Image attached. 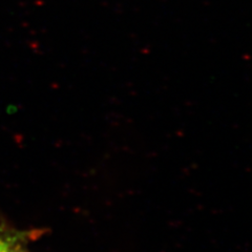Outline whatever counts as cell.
<instances>
[{
    "label": "cell",
    "instance_id": "2",
    "mask_svg": "<svg viewBox=\"0 0 252 252\" xmlns=\"http://www.w3.org/2000/svg\"><path fill=\"white\" fill-rule=\"evenodd\" d=\"M9 252H11V251H9Z\"/></svg>",
    "mask_w": 252,
    "mask_h": 252
},
{
    "label": "cell",
    "instance_id": "1",
    "mask_svg": "<svg viewBox=\"0 0 252 252\" xmlns=\"http://www.w3.org/2000/svg\"><path fill=\"white\" fill-rule=\"evenodd\" d=\"M10 251V244L5 241L1 235H0V252H9Z\"/></svg>",
    "mask_w": 252,
    "mask_h": 252
}]
</instances>
